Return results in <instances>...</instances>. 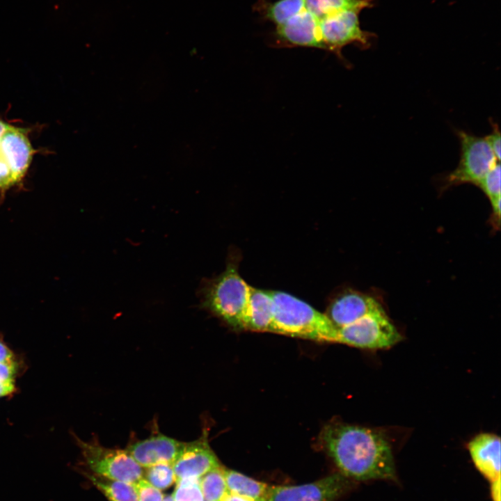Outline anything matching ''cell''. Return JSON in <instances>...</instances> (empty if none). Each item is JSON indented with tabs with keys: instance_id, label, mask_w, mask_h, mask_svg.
Here are the masks:
<instances>
[{
	"instance_id": "5b68a950",
	"label": "cell",
	"mask_w": 501,
	"mask_h": 501,
	"mask_svg": "<svg viewBox=\"0 0 501 501\" xmlns=\"http://www.w3.org/2000/svg\"><path fill=\"white\" fill-rule=\"evenodd\" d=\"M460 143V159L456 168L444 178L443 189L463 184L478 185L498 162L484 138L456 130Z\"/></svg>"
},
{
	"instance_id": "4fadbf2b",
	"label": "cell",
	"mask_w": 501,
	"mask_h": 501,
	"mask_svg": "<svg viewBox=\"0 0 501 501\" xmlns=\"http://www.w3.org/2000/svg\"><path fill=\"white\" fill-rule=\"evenodd\" d=\"M474 465L490 482L500 478V438L491 433L475 436L468 444Z\"/></svg>"
},
{
	"instance_id": "603a6c76",
	"label": "cell",
	"mask_w": 501,
	"mask_h": 501,
	"mask_svg": "<svg viewBox=\"0 0 501 501\" xmlns=\"http://www.w3.org/2000/svg\"><path fill=\"white\" fill-rule=\"evenodd\" d=\"M172 494L174 501H204L199 478H187L176 481Z\"/></svg>"
},
{
	"instance_id": "f1b7e54d",
	"label": "cell",
	"mask_w": 501,
	"mask_h": 501,
	"mask_svg": "<svg viewBox=\"0 0 501 501\" xmlns=\"http://www.w3.org/2000/svg\"><path fill=\"white\" fill-rule=\"evenodd\" d=\"M204 501H206V500H204Z\"/></svg>"
},
{
	"instance_id": "ffe728a7",
	"label": "cell",
	"mask_w": 501,
	"mask_h": 501,
	"mask_svg": "<svg viewBox=\"0 0 501 501\" xmlns=\"http://www.w3.org/2000/svg\"><path fill=\"white\" fill-rule=\"evenodd\" d=\"M304 0H277L261 2L259 10L262 17L278 26L295 15L303 6Z\"/></svg>"
},
{
	"instance_id": "9c48e42d",
	"label": "cell",
	"mask_w": 501,
	"mask_h": 501,
	"mask_svg": "<svg viewBox=\"0 0 501 501\" xmlns=\"http://www.w3.org/2000/svg\"><path fill=\"white\" fill-rule=\"evenodd\" d=\"M350 482L335 473L298 486H270L267 501H334L349 487Z\"/></svg>"
},
{
	"instance_id": "5bb4252c",
	"label": "cell",
	"mask_w": 501,
	"mask_h": 501,
	"mask_svg": "<svg viewBox=\"0 0 501 501\" xmlns=\"http://www.w3.org/2000/svg\"><path fill=\"white\" fill-rule=\"evenodd\" d=\"M273 309L269 291L250 287L243 329L273 332Z\"/></svg>"
},
{
	"instance_id": "83f0119b",
	"label": "cell",
	"mask_w": 501,
	"mask_h": 501,
	"mask_svg": "<svg viewBox=\"0 0 501 501\" xmlns=\"http://www.w3.org/2000/svg\"><path fill=\"white\" fill-rule=\"evenodd\" d=\"M163 501H174L172 495H167L164 496Z\"/></svg>"
},
{
	"instance_id": "44dd1931",
	"label": "cell",
	"mask_w": 501,
	"mask_h": 501,
	"mask_svg": "<svg viewBox=\"0 0 501 501\" xmlns=\"http://www.w3.org/2000/svg\"><path fill=\"white\" fill-rule=\"evenodd\" d=\"M224 470L225 468L220 466L199 478L205 500L222 501L228 493Z\"/></svg>"
},
{
	"instance_id": "8992f818",
	"label": "cell",
	"mask_w": 501,
	"mask_h": 501,
	"mask_svg": "<svg viewBox=\"0 0 501 501\" xmlns=\"http://www.w3.org/2000/svg\"><path fill=\"white\" fill-rule=\"evenodd\" d=\"M401 340L399 332L383 310L337 328L335 342L361 349H382L395 345Z\"/></svg>"
},
{
	"instance_id": "2e32d148",
	"label": "cell",
	"mask_w": 501,
	"mask_h": 501,
	"mask_svg": "<svg viewBox=\"0 0 501 501\" xmlns=\"http://www.w3.org/2000/svg\"><path fill=\"white\" fill-rule=\"evenodd\" d=\"M75 469L102 492L109 501H138L133 484L97 476L77 466Z\"/></svg>"
},
{
	"instance_id": "4316f807",
	"label": "cell",
	"mask_w": 501,
	"mask_h": 501,
	"mask_svg": "<svg viewBox=\"0 0 501 501\" xmlns=\"http://www.w3.org/2000/svg\"><path fill=\"white\" fill-rule=\"evenodd\" d=\"M222 501H267L266 499L255 500L228 492Z\"/></svg>"
},
{
	"instance_id": "30bf717a",
	"label": "cell",
	"mask_w": 501,
	"mask_h": 501,
	"mask_svg": "<svg viewBox=\"0 0 501 501\" xmlns=\"http://www.w3.org/2000/svg\"><path fill=\"white\" fill-rule=\"evenodd\" d=\"M207 432L191 442L184 443L173 463L176 481L187 478H200L221 465L216 455L209 446Z\"/></svg>"
},
{
	"instance_id": "7a4b0ae2",
	"label": "cell",
	"mask_w": 501,
	"mask_h": 501,
	"mask_svg": "<svg viewBox=\"0 0 501 501\" xmlns=\"http://www.w3.org/2000/svg\"><path fill=\"white\" fill-rule=\"evenodd\" d=\"M273 301V333L316 341L335 342L337 328L325 313L279 291H269Z\"/></svg>"
},
{
	"instance_id": "d6986e66",
	"label": "cell",
	"mask_w": 501,
	"mask_h": 501,
	"mask_svg": "<svg viewBox=\"0 0 501 501\" xmlns=\"http://www.w3.org/2000/svg\"><path fill=\"white\" fill-rule=\"evenodd\" d=\"M500 164L496 163L484 175L477 186L488 198L492 207V223L498 228L500 221Z\"/></svg>"
},
{
	"instance_id": "7c38bea8",
	"label": "cell",
	"mask_w": 501,
	"mask_h": 501,
	"mask_svg": "<svg viewBox=\"0 0 501 501\" xmlns=\"http://www.w3.org/2000/svg\"><path fill=\"white\" fill-rule=\"evenodd\" d=\"M383 310L373 297L349 290L339 294L330 303L325 315L337 329Z\"/></svg>"
},
{
	"instance_id": "7402d4cb",
	"label": "cell",
	"mask_w": 501,
	"mask_h": 501,
	"mask_svg": "<svg viewBox=\"0 0 501 501\" xmlns=\"http://www.w3.org/2000/svg\"><path fill=\"white\" fill-rule=\"evenodd\" d=\"M143 478L160 491L170 488L176 482L173 465L169 463H159L146 468Z\"/></svg>"
},
{
	"instance_id": "d4e9b609",
	"label": "cell",
	"mask_w": 501,
	"mask_h": 501,
	"mask_svg": "<svg viewBox=\"0 0 501 501\" xmlns=\"http://www.w3.org/2000/svg\"><path fill=\"white\" fill-rule=\"evenodd\" d=\"M491 124L492 125V132L488 135L486 136L484 139L487 142L488 145H489L490 148L491 149L493 153L494 154L495 158L498 161H500V132L499 129V127L497 123H495L493 122H491Z\"/></svg>"
},
{
	"instance_id": "cb8c5ba5",
	"label": "cell",
	"mask_w": 501,
	"mask_h": 501,
	"mask_svg": "<svg viewBox=\"0 0 501 501\" xmlns=\"http://www.w3.org/2000/svg\"><path fill=\"white\" fill-rule=\"evenodd\" d=\"M138 501H163L164 495L161 491L151 485L144 478L134 484Z\"/></svg>"
},
{
	"instance_id": "ac0fdd59",
	"label": "cell",
	"mask_w": 501,
	"mask_h": 501,
	"mask_svg": "<svg viewBox=\"0 0 501 501\" xmlns=\"http://www.w3.org/2000/svg\"><path fill=\"white\" fill-rule=\"evenodd\" d=\"M375 0H304V6L318 19L347 10H358L370 8Z\"/></svg>"
},
{
	"instance_id": "ba28073f",
	"label": "cell",
	"mask_w": 501,
	"mask_h": 501,
	"mask_svg": "<svg viewBox=\"0 0 501 501\" xmlns=\"http://www.w3.org/2000/svg\"><path fill=\"white\" fill-rule=\"evenodd\" d=\"M33 154L24 129L0 120V190L13 186L24 177Z\"/></svg>"
},
{
	"instance_id": "8fae6325",
	"label": "cell",
	"mask_w": 501,
	"mask_h": 501,
	"mask_svg": "<svg viewBox=\"0 0 501 501\" xmlns=\"http://www.w3.org/2000/svg\"><path fill=\"white\" fill-rule=\"evenodd\" d=\"M184 442L155 433L147 438L136 440L125 449L143 468L159 463L172 464L178 456Z\"/></svg>"
},
{
	"instance_id": "9a60e30c",
	"label": "cell",
	"mask_w": 501,
	"mask_h": 501,
	"mask_svg": "<svg viewBox=\"0 0 501 501\" xmlns=\"http://www.w3.org/2000/svg\"><path fill=\"white\" fill-rule=\"evenodd\" d=\"M22 368L20 358L0 336V398L16 393L17 379Z\"/></svg>"
},
{
	"instance_id": "e0dca14e",
	"label": "cell",
	"mask_w": 501,
	"mask_h": 501,
	"mask_svg": "<svg viewBox=\"0 0 501 501\" xmlns=\"http://www.w3.org/2000/svg\"><path fill=\"white\" fill-rule=\"evenodd\" d=\"M228 492L255 500L266 499L270 486L233 470H224Z\"/></svg>"
},
{
	"instance_id": "3957f363",
	"label": "cell",
	"mask_w": 501,
	"mask_h": 501,
	"mask_svg": "<svg viewBox=\"0 0 501 501\" xmlns=\"http://www.w3.org/2000/svg\"><path fill=\"white\" fill-rule=\"evenodd\" d=\"M250 287L239 275L235 261H229L220 275L202 281L201 306L230 326L243 329Z\"/></svg>"
},
{
	"instance_id": "484cf974",
	"label": "cell",
	"mask_w": 501,
	"mask_h": 501,
	"mask_svg": "<svg viewBox=\"0 0 501 501\" xmlns=\"http://www.w3.org/2000/svg\"><path fill=\"white\" fill-rule=\"evenodd\" d=\"M491 495L493 501H500V478L491 482Z\"/></svg>"
},
{
	"instance_id": "6da1fadb",
	"label": "cell",
	"mask_w": 501,
	"mask_h": 501,
	"mask_svg": "<svg viewBox=\"0 0 501 501\" xmlns=\"http://www.w3.org/2000/svg\"><path fill=\"white\" fill-rule=\"evenodd\" d=\"M320 437L328 456L347 478L357 481L396 479L391 445L382 432L331 423L323 429Z\"/></svg>"
},
{
	"instance_id": "52a82bcc",
	"label": "cell",
	"mask_w": 501,
	"mask_h": 501,
	"mask_svg": "<svg viewBox=\"0 0 501 501\" xmlns=\"http://www.w3.org/2000/svg\"><path fill=\"white\" fill-rule=\"evenodd\" d=\"M358 10H347L326 15L319 20L318 27L322 49L335 54L344 61L342 54L344 47L354 44L367 49L376 36L362 29Z\"/></svg>"
},
{
	"instance_id": "277c9868",
	"label": "cell",
	"mask_w": 501,
	"mask_h": 501,
	"mask_svg": "<svg viewBox=\"0 0 501 501\" xmlns=\"http://www.w3.org/2000/svg\"><path fill=\"white\" fill-rule=\"evenodd\" d=\"M73 436L87 469L77 467L97 476L133 484L143 478V468L126 450L109 448L97 440L84 441L74 434Z\"/></svg>"
}]
</instances>
